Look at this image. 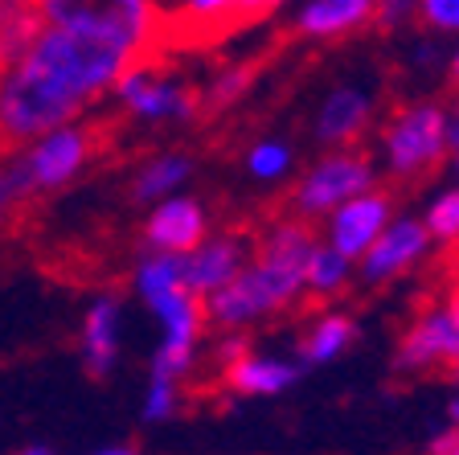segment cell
<instances>
[{
  "mask_svg": "<svg viewBox=\"0 0 459 455\" xmlns=\"http://www.w3.org/2000/svg\"><path fill=\"white\" fill-rule=\"evenodd\" d=\"M127 66L132 57L115 46L41 25L17 57L0 66V152H21L54 127L82 124Z\"/></svg>",
  "mask_w": 459,
  "mask_h": 455,
  "instance_id": "cell-1",
  "label": "cell"
},
{
  "mask_svg": "<svg viewBox=\"0 0 459 455\" xmlns=\"http://www.w3.org/2000/svg\"><path fill=\"white\" fill-rule=\"evenodd\" d=\"M312 247L316 234L307 230V222L267 226L250 247V263L238 271V279L205 300V324L221 332H242L263 316L291 308L304 295V263Z\"/></svg>",
  "mask_w": 459,
  "mask_h": 455,
  "instance_id": "cell-2",
  "label": "cell"
},
{
  "mask_svg": "<svg viewBox=\"0 0 459 455\" xmlns=\"http://www.w3.org/2000/svg\"><path fill=\"white\" fill-rule=\"evenodd\" d=\"M29 4L38 13V25L95 38L132 62L156 57V49L164 46L160 0H29Z\"/></svg>",
  "mask_w": 459,
  "mask_h": 455,
  "instance_id": "cell-3",
  "label": "cell"
},
{
  "mask_svg": "<svg viewBox=\"0 0 459 455\" xmlns=\"http://www.w3.org/2000/svg\"><path fill=\"white\" fill-rule=\"evenodd\" d=\"M95 148H99L95 127L66 124V127H54V132L38 136V140L25 144L21 152H13L4 164L13 169L21 193H25V197H38V193H54V189L74 185V180L91 169Z\"/></svg>",
  "mask_w": 459,
  "mask_h": 455,
  "instance_id": "cell-4",
  "label": "cell"
},
{
  "mask_svg": "<svg viewBox=\"0 0 459 455\" xmlns=\"http://www.w3.org/2000/svg\"><path fill=\"white\" fill-rule=\"evenodd\" d=\"M451 152V111L439 103H411L394 111L382 132V161L394 177H422Z\"/></svg>",
  "mask_w": 459,
  "mask_h": 455,
  "instance_id": "cell-5",
  "label": "cell"
},
{
  "mask_svg": "<svg viewBox=\"0 0 459 455\" xmlns=\"http://www.w3.org/2000/svg\"><path fill=\"white\" fill-rule=\"evenodd\" d=\"M111 99L124 107L127 119L143 127H160V124H185L193 119L201 107V99L193 95L181 78H172L169 70H160L152 57L132 62V66L119 74Z\"/></svg>",
  "mask_w": 459,
  "mask_h": 455,
  "instance_id": "cell-6",
  "label": "cell"
},
{
  "mask_svg": "<svg viewBox=\"0 0 459 455\" xmlns=\"http://www.w3.org/2000/svg\"><path fill=\"white\" fill-rule=\"evenodd\" d=\"M152 312L160 341L152 353V378H169V381H185V373L197 365V349H201V332H205V303L197 295H189L185 287L164 292L156 300L143 303Z\"/></svg>",
  "mask_w": 459,
  "mask_h": 455,
  "instance_id": "cell-7",
  "label": "cell"
},
{
  "mask_svg": "<svg viewBox=\"0 0 459 455\" xmlns=\"http://www.w3.org/2000/svg\"><path fill=\"white\" fill-rule=\"evenodd\" d=\"M373 189H377V169H373L369 156H361V152H333V156L316 161L299 177L296 193H291V206H296L299 218H328L344 201L365 197Z\"/></svg>",
  "mask_w": 459,
  "mask_h": 455,
  "instance_id": "cell-8",
  "label": "cell"
},
{
  "mask_svg": "<svg viewBox=\"0 0 459 455\" xmlns=\"http://www.w3.org/2000/svg\"><path fill=\"white\" fill-rule=\"evenodd\" d=\"M283 0H160L164 41L185 38L193 46L213 38H226L242 25L267 21Z\"/></svg>",
  "mask_w": 459,
  "mask_h": 455,
  "instance_id": "cell-9",
  "label": "cell"
},
{
  "mask_svg": "<svg viewBox=\"0 0 459 455\" xmlns=\"http://www.w3.org/2000/svg\"><path fill=\"white\" fill-rule=\"evenodd\" d=\"M210 238V214L197 197L177 193L169 201H156L143 218V242L152 255H189L193 247H201Z\"/></svg>",
  "mask_w": 459,
  "mask_h": 455,
  "instance_id": "cell-10",
  "label": "cell"
},
{
  "mask_svg": "<svg viewBox=\"0 0 459 455\" xmlns=\"http://www.w3.org/2000/svg\"><path fill=\"white\" fill-rule=\"evenodd\" d=\"M390 222H394L390 197L373 189V193H365V197L344 201L341 209H333V214H328L325 242L336 250V255L349 258V263H361Z\"/></svg>",
  "mask_w": 459,
  "mask_h": 455,
  "instance_id": "cell-11",
  "label": "cell"
},
{
  "mask_svg": "<svg viewBox=\"0 0 459 455\" xmlns=\"http://www.w3.org/2000/svg\"><path fill=\"white\" fill-rule=\"evenodd\" d=\"M250 263V242L242 234H210L201 247L181 255V279L185 292L197 295L201 303L226 284L238 279V271Z\"/></svg>",
  "mask_w": 459,
  "mask_h": 455,
  "instance_id": "cell-12",
  "label": "cell"
},
{
  "mask_svg": "<svg viewBox=\"0 0 459 455\" xmlns=\"http://www.w3.org/2000/svg\"><path fill=\"white\" fill-rule=\"evenodd\" d=\"M78 353H82L86 373L111 378L119 357H124V300L111 292L95 295L86 303L82 324H78Z\"/></svg>",
  "mask_w": 459,
  "mask_h": 455,
  "instance_id": "cell-13",
  "label": "cell"
},
{
  "mask_svg": "<svg viewBox=\"0 0 459 455\" xmlns=\"http://www.w3.org/2000/svg\"><path fill=\"white\" fill-rule=\"evenodd\" d=\"M430 255V234L422 218H394L382 230V238L369 247V255L357 263L365 284H385V279L406 276L411 267H419Z\"/></svg>",
  "mask_w": 459,
  "mask_h": 455,
  "instance_id": "cell-14",
  "label": "cell"
},
{
  "mask_svg": "<svg viewBox=\"0 0 459 455\" xmlns=\"http://www.w3.org/2000/svg\"><path fill=\"white\" fill-rule=\"evenodd\" d=\"M398 370H411V373H422V370H439V365H455L459 361V328L451 324L447 308H427L419 312V320L406 328L398 345Z\"/></svg>",
  "mask_w": 459,
  "mask_h": 455,
  "instance_id": "cell-15",
  "label": "cell"
},
{
  "mask_svg": "<svg viewBox=\"0 0 459 455\" xmlns=\"http://www.w3.org/2000/svg\"><path fill=\"white\" fill-rule=\"evenodd\" d=\"M369 119H373V95L365 86L341 83L320 99V107H316L312 136L320 144H349L369 127Z\"/></svg>",
  "mask_w": 459,
  "mask_h": 455,
  "instance_id": "cell-16",
  "label": "cell"
},
{
  "mask_svg": "<svg viewBox=\"0 0 459 455\" xmlns=\"http://www.w3.org/2000/svg\"><path fill=\"white\" fill-rule=\"evenodd\" d=\"M299 365L275 353H242L238 361L226 365V389H234L238 398H279L296 386Z\"/></svg>",
  "mask_w": 459,
  "mask_h": 455,
  "instance_id": "cell-17",
  "label": "cell"
},
{
  "mask_svg": "<svg viewBox=\"0 0 459 455\" xmlns=\"http://www.w3.org/2000/svg\"><path fill=\"white\" fill-rule=\"evenodd\" d=\"M369 21H373V0H304L296 13V29L316 41L357 33Z\"/></svg>",
  "mask_w": 459,
  "mask_h": 455,
  "instance_id": "cell-18",
  "label": "cell"
},
{
  "mask_svg": "<svg viewBox=\"0 0 459 455\" xmlns=\"http://www.w3.org/2000/svg\"><path fill=\"white\" fill-rule=\"evenodd\" d=\"M189 177H193V161L185 156V152H177V148L156 152V156H148V161L135 169L132 197L143 201V206L169 201V197H177V193L189 185Z\"/></svg>",
  "mask_w": 459,
  "mask_h": 455,
  "instance_id": "cell-19",
  "label": "cell"
},
{
  "mask_svg": "<svg viewBox=\"0 0 459 455\" xmlns=\"http://www.w3.org/2000/svg\"><path fill=\"white\" fill-rule=\"evenodd\" d=\"M353 341H357L353 316L325 312V316H316V324L304 332L299 353H304V365H333L336 357H344V353H349V345H353Z\"/></svg>",
  "mask_w": 459,
  "mask_h": 455,
  "instance_id": "cell-20",
  "label": "cell"
},
{
  "mask_svg": "<svg viewBox=\"0 0 459 455\" xmlns=\"http://www.w3.org/2000/svg\"><path fill=\"white\" fill-rule=\"evenodd\" d=\"M353 267L344 255H336L328 242H316L312 255L304 263V292L316 295V300H333L349 287V276H353Z\"/></svg>",
  "mask_w": 459,
  "mask_h": 455,
  "instance_id": "cell-21",
  "label": "cell"
},
{
  "mask_svg": "<svg viewBox=\"0 0 459 455\" xmlns=\"http://www.w3.org/2000/svg\"><path fill=\"white\" fill-rule=\"evenodd\" d=\"M132 287H135V295H140V303L156 300V295H164V292L185 287L181 258H177V255H152V250H148V255L132 267Z\"/></svg>",
  "mask_w": 459,
  "mask_h": 455,
  "instance_id": "cell-22",
  "label": "cell"
},
{
  "mask_svg": "<svg viewBox=\"0 0 459 455\" xmlns=\"http://www.w3.org/2000/svg\"><path fill=\"white\" fill-rule=\"evenodd\" d=\"M38 13L29 0H0V66L13 62L38 33Z\"/></svg>",
  "mask_w": 459,
  "mask_h": 455,
  "instance_id": "cell-23",
  "label": "cell"
},
{
  "mask_svg": "<svg viewBox=\"0 0 459 455\" xmlns=\"http://www.w3.org/2000/svg\"><path fill=\"white\" fill-rule=\"evenodd\" d=\"M242 164H247V172L255 180H263V185H271V180H283L287 172L296 169V148L287 140H275V136H267V140H255L247 148V156H242Z\"/></svg>",
  "mask_w": 459,
  "mask_h": 455,
  "instance_id": "cell-24",
  "label": "cell"
},
{
  "mask_svg": "<svg viewBox=\"0 0 459 455\" xmlns=\"http://www.w3.org/2000/svg\"><path fill=\"white\" fill-rule=\"evenodd\" d=\"M181 381H169V378H148L143 386V398H140V415L143 423H172L177 410H181Z\"/></svg>",
  "mask_w": 459,
  "mask_h": 455,
  "instance_id": "cell-25",
  "label": "cell"
},
{
  "mask_svg": "<svg viewBox=\"0 0 459 455\" xmlns=\"http://www.w3.org/2000/svg\"><path fill=\"white\" fill-rule=\"evenodd\" d=\"M422 226H427L430 242H459V185L443 189L439 197L430 201Z\"/></svg>",
  "mask_w": 459,
  "mask_h": 455,
  "instance_id": "cell-26",
  "label": "cell"
},
{
  "mask_svg": "<svg viewBox=\"0 0 459 455\" xmlns=\"http://www.w3.org/2000/svg\"><path fill=\"white\" fill-rule=\"evenodd\" d=\"M247 86H250V66H226L210 86H205V95L201 99H205L210 107H230L234 99L247 95Z\"/></svg>",
  "mask_w": 459,
  "mask_h": 455,
  "instance_id": "cell-27",
  "label": "cell"
},
{
  "mask_svg": "<svg viewBox=\"0 0 459 455\" xmlns=\"http://www.w3.org/2000/svg\"><path fill=\"white\" fill-rule=\"evenodd\" d=\"M419 21L430 33H459V0H419Z\"/></svg>",
  "mask_w": 459,
  "mask_h": 455,
  "instance_id": "cell-28",
  "label": "cell"
},
{
  "mask_svg": "<svg viewBox=\"0 0 459 455\" xmlns=\"http://www.w3.org/2000/svg\"><path fill=\"white\" fill-rule=\"evenodd\" d=\"M25 201V193H21L17 177H13L9 164H0V230L9 226V218L17 214V206Z\"/></svg>",
  "mask_w": 459,
  "mask_h": 455,
  "instance_id": "cell-29",
  "label": "cell"
},
{
  "mask_svg": "<svg viewBox=\"0 0 459 455\" xmlns=\"http://www.w3.org/2000/svg\"><path fill=\"white\" fill-rule=\"evenodd\" d=\"M411 13H419V0H373V17L382 21V25H398Z\"/></svg>",
  "mask_w": 459,
  "mask_h": 455,
  "instance_id": "cell-30",
  "label": "cell"
},
{
  "mask_svg": "<svg viewBox=\"0 0 459 455\" xmlns=\"http://www.w3.org/2000/svg\"><path fill=\"white\" fill-rule=\"evenodd\" d=\"M430 455H459V431L455 427L439 431V435L430 439Z\"/></svg>",
  "mask_w": 459,
  "mask_h": 455,
  "instance_id": "cell-31",
  "label": "cell"
},
{
  "mask_svg": "<svg viewBox=\"0 0 459 455\" xmlns=\"http://www.w3.org/2000/svg\"><path fill=\"white\" fill-rule=\"evenodd\" d=\"M414 62H419V66H435V62H439V49H435V41H430V46H414Z\"/></svg>",
  "mask_w": 459,
  "mask_h": 455,
  "instance_id": "cell-32",
  "label": "cell"
},
{
  "mask_svg": "<svg viewBox=\"0 0 459 455\" xmlns=\"http://www.w3.org/2000/svg\"><path fill=\"white\" fill-rule=\"evenodd\" d=\"M443 308H447L451 324H455V328H459V284H455V287H451V292H447V300H443Z\"/></svg>",
  "mask_w": 459,
  "mask_h": 455,
  "instance_id": "cell-33",
  "label": "cell"
},
{
  "mask_svg": "<svg viewBox=\"0 0 459 455\" xmlns=\"http://www.w3.org/2000/svg\"><path fill=\"white\" fill-rule=\"evenodd\" d=\"M91 455H140V451L127 443H115V447H99V451H91Z\"/></svg>",
  "mask_w": 459,
  "mask_h": 455,
  "instance_id": "cell-34",
  "label": "cell"
},
{
  "mask_svg": "<svg viewBox=\"0 0 459 455\" xmlns=\"http://www.w3.org/2000/svg\"><path fill=\"white\" fill-rule=\"evenodd\" d=\"M447 427H455V431H459V394L447 402Z\"/></svg>",
  "mask_w": 459,
  "mask_h": 455,
  "instance_id": "cell-35",
  "label": "cell"
},
{
  "mask_svg": "<svg viewBox=\"0 0 459 455\" xmlns=\"http://www.w3.org/2000/svg\"><path fill=\"white\" fill-rule=\"evenodd\" d=\"M459 144V103H455V111H451V148Z\"/></svg>",
  "mask_w": 459,
  "mask_h": 455,
  "instance_id": "cell-36",
  "label": "cell"
},
{
  "mask_svg": "<svg viewBox=\"0 0 459 455\" xmlns=\"http://www.w3.org/2000/svg\"><path fill=\"white\" fill-rule=\"evenodd\" d=\"M451 83L459 86V46H455V54H451Z\"/></svg>",
  "mask_w": 459,
  "mask_h": 455,
  "instance_id": "cell-37",
  "label": "cell"
},
{
  "mask_svg": "<svg viewBox=\"0 0 459 455\" xmlns=\"http://www.w3.org/2000/svg\"><path fill=\"white\" fill-rule=\"evenodd\" d=\"M17 455H54V451H46V447H25V451H17Z\"/></svg>",
  "mask_w": 459,
  "mask_h": 455,
  "instance_id": "cell-38",
  "label": "cell"
},
{
  "mask_svg": "<svg viewBox=\"0 0 459 455\" xmlns=\"http://www.w3.org/2000/svg\"><path fill=\"white\" fill-rule=\"evenodd\" d=\"M451 156H455V172H459V144H455V148H451Z\"/></svg>",
  "mask_w": 459,
  "mask_h": 455,
  "instance_id": "cell-39",
  "label": "cell"
},
{
  "mask_svg": "<svg viewBox=\"0 0 459 455\" xmlns=\"http://www.w3.org/2000/svg\"><path fill=\"white\" fill-rule=\"evenodd\" d=\"M451 373H455V386H459V361H455V365H451Z\"/></svg>",
  "mask_w": 459,
  "mask_h": 455,
  "instance_id": "cell-40",
  "label": "cell"
}]
</instances>
